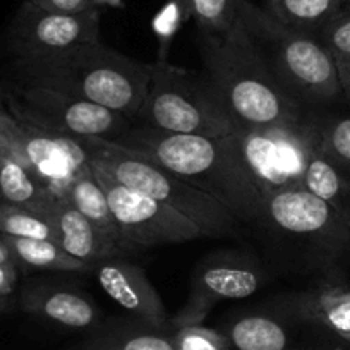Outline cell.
Listing matches in <instances>:
<instances>
[{
	"label": "cell",
	"mask_w": 350,
	"mask_h": 350,
	"mask_svg": "<svg viewBox=\"0 0 350 350\" xmlns=\"http://www.w3.org/2000/svg\"><path fill=\"white\" fill-rule=\"evenodd\" d=\"M232 134L224 137L194 136L133 124L113 143L157 161L191 186L213 196L241 224L259 227L262 198L242 167Z\"/></svg>",
	"instance_id": "1"
},
{
	"label": "cell",
	"mask_w": 350,
	"mask_h": 350,
	"mask_svg": "<svg viewBox=\"0 0 350 350\" xmlns=\"http://www.w3.org/2000/svg\"><path fill=\"white\" fill-rule=\"evenodd\" d=\"M201 55L237 129L297 122L314 112L285 93L239 18L224 35L201 36Z\"/></svg>",
	"instance_id": "2"
},
{
	"label": "cell",
	"mask_w": 350,
	"mask_h": 350,
	"mask_svg": "<svg viewBox=\"0 0 350 350\" xmlns=\"http://www.w3.org/2000/svg\"><path fill=\"white\" fill-rule=\"evenodd\" d=\"M18 66L25 86L69 93L120 113L131 122L139 113L151 76V64L131 59L102 42Z\"/></svg>",
	"instance_id": "3"
},
{
	"label": "cell",
	"mask_w": 350,
	"mask_h": 350,
	"mask_svg": "<svg viewBox=\"0 0 350 350\" xmlns=\"http://www.w3.org/2000/svg\"><path fill=\"white\" fill-rule=\"evenodd\" d=\"M239 19L292 100L308 110L343 100L338 66L318 36L275 19L261 5L241 0Z\"/></svg>",
	"instance_id": "4"
},
{
	"label": "cell",
	"mask_w": 350,
	"mask_h": 350,
	"mask_svg": "<svg viewBox=\"0 0 350 350\" xmlns=\"http://www.w3.org/2000/svg\"><path fill=\"white\" fill-rule=\"evenodd\" d=\"M90 167L105 172L129 189L143 193L189 218L204 237H234L241 221L227 206L204 191L191 186L157 161L113 141L79 139Z\"/></svg>",
	"instance_id": "5"
},
{
	"label": "cell",
	"mask_w": 350,
	"mask_h": 350,
	"mask_svg": "<svg viewBox=\"0 0 350 350\" xmlns=\"http://www.w3.org/2000/svg\"><path fill=\"white\" fill-rule=\"evenodd\" d=\"M133 124L210 137H224L237 131L204 70L174 66L168 60L151 64L146 96Z\"/></svg>",
	"instance_id": "6"
},
{
	"label": "cell",
	"mask_w": 350,
	"mask_h": 350,
	"mask_svg": "<svg viewBox=\"0 0 350 350\" xmlns=\"http://www.w3.org/2000/svg\"><path fill=\"white\" fill-rule=\"evenodd\" d=\"M232 136L245 174L265 198L302 186L318 150L319 116L311 112L297 122L241 127Z\"/></svg>",
	"instance_id": "7"
},
{
	"label": "cell",
	"mask_w": 350,
	"mask_h": 350,
	"mask_svg": "<svg viewBox=\"0 0 350 350\" xmlns=\"http://www.w3.org/2000/svg\"><path fill=\"white\" fill-rule=\"evenodd\" d=\"M259 227L295 244L333 273L350 262V227L304 186L262 198Z\"/></svg>",
	"instance_id": "8"
},
{
	"label": "cell",
	"mask_w": 350,
	"mask_h": 350,
	"mask_svg": "<svg viewBox=\"0 0 350 350\" xmlns=\"http://www.w3.org/2000/svg\"><path fill=\"white\" fill-rule=\"evenodd\" d=\"M9 110L35 126L77 141L86 137L117 141L133 126L129 119L105 107L40 86L18 88Z\"/></svg>",
	"instance_id": "9"
},
{
	"label": "cell",
	"mask_w": 350,
	"mask_h": 350,
	"mask_svg": "<svg viewBox=\"0 0 350 350\" xmlns=\"http://www.w3.org/2000/svg\"><path fill=\"white\" fill-rule=\"evenodd\" d=\"M92 170L105 191L117 230L129 251L183 244L204 237L189 218L174 208L122 186L105 172Z\"/></svg>",
	"instance_id": "10"
},
{
	"label": "cell",
	"mask_w": 350,
	"mask_h": 350,
	"mask_svg": "<svg viewBox=\"0 0 350 350\" xmlns=\"http://www.w3.org/2000/svg\"><path fill=\"white\" fill-rule=\"evenodd\" d=\"M100 18L102 9L66 14L25 0L9 26V49L18 64L66 53L84 43L100 42Z\"/></svg>",
	"instance_id": "11"
},
{
	"label": "cell",
	"mask_w": 350,
	"mask_h": 350,
	"mask_svg": "<svg viewBox=\"0 0 350 350\" xmlns=\"http://www.w3.org/2000/svg\"><path fill=\"white\" fill-rule=\"evenodd\" d=\"M265 278V270L252 256L234 251L206 256L194 270L186 304L170 319L172 329L203 325L218 302L249 297L262 287Z\"/></svg>",
	"instance_id": "12"
},
{
	"label": "cell",
	"mask_w": 350,
	"mask_h": 350,
	"mask_svg": "<svg viewBox=\"0 0 350 350\" xmlns=\"http://www.w3.org/2000/svg\"><path fill=\"white\" fill-rule=\"evenodd\" d=\"M16 119L21 124V136L14 160L28 167L57 200L67 198L74 180L90 167L83 144L18 116Z\"/></svg>",
	"instance_id": "13"
},
{
	"label": "cell",
	"mask_w": 350,
	"mask_h": 350,
	"mask_svg": "<svg viewBox=\"0 0 350 350\" xmlns=\"http://www.w3.org/2000/svg\"><path fill=\"white\" fill-rule=\"evenodd\" d=\"M92 271L103 292L134 319L158 329H172L163 301L143 268L116 256L100 261Z\"/></svg>",
	"instance_id": "14"
},
{
	"label": "cell",
	"mask_w": 350,
	"mask_h": 350,
	"mask_svg": "<svg viewBox=\"0 0 350 350\" xmlns=\"http://www.w3.org/2000/svg\"><path fill=\"white\" fill-rule=\"evenodd\" d=\"M49 217L55 227L57 244L90 268L98 265L103 259L116 258L127 251L122 242L81 215L67 198L55 200L53 206L50 208Z\"/></svg>",
	"instance_id": "15"
},
{
	"label": "cell",
	"mask_w": 350,
	"mask_h": 350,
	"mask_svg": "<svg viewBox=\"0 0 350 350\" xmlns=\"http://www.w3.org/2000/svg\"><path fill=\"white\" fill-rule=\"evenodd\" d=\"M21 308L28 314L69 329L98 328L102 319L90 295L66 285H31L23 291Z\"/></svg>",
	"instance_id": "16"
},
{
	"label": "cell",
	"mask_w": 350,
	"mask_h": 350,
	"mask_svg": "<svg viewBox=\"0 0 350 350\" xmlns=\"http://www.w3.org/2000/svg\"><path fill=\"white\" fill-rule=\"evenodd\" d=\"M292 314L345 342L350 336V288L333 285L299 294L292 301Z\"/></svg>",
	"instance_id": "17"
},
{
	"label": "cell",
	"mask_w": 350,
	"mask_h": 350,
	"mask_svg": "<svg viewBox=\"0 0 350 350\" xmlns=\"http://www.w3.org/2000/svg\"><path fill=\"white\" fill-rule=\"evenodd\" d=\"M76 350H175L172 329H158L143 321L102 326Z\"/></svg>",
	"instance_id": "18"
},
{
	"label": "cell",
	"mask_w": 350,
	"mask_h": 350,
	"mask_svg": "<svg viewBox=\"0 0 350 350\" xmlns=\"http://www.w3.org/2000/svg\"><path fill=\"white\" fill-rule=\"evenodd\" d=\"M57 198L49 187L11 154L4 153L0 160V203L21 206L26 210L49 215Z\"/></svg>",
	"instance_id": "19"
},
{
	"label": "cell",
	"mask_w": 350,
	"mask_h": 350,
	"mask_svg": "<svg viewBox=\"0 0 350 350\" xmlns=\"http://www.w3.org/2000/svg\"><path fill=\"white\" fill-rule=\"evenodd\" d=\"M224 333L235 350H292L291 332L271 314L239 316Z\"/></svg>",
	"instance_id": "20"
},
{
	"label": "cell",
	"mask_w": 350,
	"mask_h": 350,
	"mask_svg": "<svg viewBox=\"0 0 350 350\" xmlns=\"http://www.w3.org/2000/svg\"><path fill=\"white\" fill-rule=\"evenodd\" d=\"M302 186L325 201L350 227V175L319 153L312 154Z\"/></svg>",
	"instance_id": "21"
},
{
	"label": "cell",
	"mask_w": 350,
	"mask_h": 350,
	"mask_svg": "<svg viewBox=\"0 0 350 350\" xmlns=\"http://www.w3.org/2000/svg\"><path fill=\"white\" fill-rule=\"evenodd\" d=\"M4 239L16 267L21 265V267L31 268V270L72 271V273L92 271V268L64 251L55 241L9 237V235H4Z\"/></svg>",
	"instance_id": "22"
},
{
	"label": "cell",
	"mask_w": 350,
	"mask_h": 350,
	"mask_svg": "<svg viewBox=\"0 0 350 350\" xmlns=\"http://www.w3.org/2000/svg\"><path fill=\"white\" fill-rule=\"evenodd\" d=\"M342 5L343 0H265L262 8L291 28L318 35Z\"/></svg>",
	"instance_id": "23"
},
{
	"label": "cell",
	"mask_w": 350,
	"mask_h": 350,
	"mask_svg": "<svg viewBox=\"0 0 350 350\" xmlns=\"http://www.w3.org/2000/svg\"><path fill=\"white\" fill-rule=\"evenodd\" d=\"M69 203L79 211L81 215L88 218V220L95 224L96 227L102 228L109 235L116 237L124 244L122 237H120L117 225L113 221L112 211H110L109 201H107L105 191H103L102 184L98 183L96 175L93 174L92 167H88L83 174L74 180L70 186L69 194H67ZM126 245V244H124ZM127 249V245H126ZM129 251V249H127Z\"/></svg>",
	"instance_id": "24"
},
{
	"label": "cell",
	"mask_w": 350,
	"mask_h": 350,
	"mask_svg": "<svg viewBox=\"0 0 350 350\" xmlns=\"http://www.w3.org/2000/svg\"><path fill=\"white\" fill-rule=\"evenodd\" d=\"M0 234L21 239L55 241V227L49 215L0 203Z\"/></svg>",
	"instance_id": "25"
},
{
	"label": "cell",
	"mask_w": 350,
	"mask_h": 350,
	"mask_svg": "<svg viewBox=\"0 0 350 350\" xmlns=\"http://www.w3.org/2000/svg\"><path fill=\"white\" fill-rule=\"evenodd\" d=\"M318 151L350 175V116H319Z\"/></svg>",
	"instance_id": "26"
},
{
	"label": "cell",
	"mask_w": 350,
	"mask_h": 350,
	"mask_svg": "<svg viewBox=\"0 0 350 350\" xmlns=\"http://www.w3.org/2000/svg\"><path fill=\"white\" fill-rule=\"evenodd\" d=\"M193 19L201 36H217L227 33L239 18L241 0H191Z\"/></svg>",
	"instance_id": "27"
},
{
	"label": "cell",
	"mask_w": 350,
	"mask_h": 350,
	"mask_svg": "<svg viewBox=\"0 0 350 350\" xmlns=\"http://www.w3.org/2000/svg\"><path fill=\"white\" fill-rule=\"evenodd\" d=\"M189 19H193L191 0H165V4L161 5L151 23V28L158 40V60H167L168 49L175 35Z\"/></svg>",
	"instance_id": "28"
},
{
	"label": "cell",
	"mask_w": 350,
	"mask_h": 350,
	"mask_svg": "<svg viewBox=\"0 0 350 350\" xmlns=\"http://www.w3.org/2000/svg\"><path fill=\"white\" fill-rule=\"evenodd\" d=\"M175 350H230L232 345L224 332L203 325H189L172 329Z\"/></svg>",
	"instance_id": "29"
},
{
	"label": "cell",
	"mask_w": 350,
	"mask_h": 350,
	"mask_svg": "<svg viewBox=\"0 0 350 350\" xmlns=\"http://www.w3.org/2000/svg\"><path fill=\"white\" fill-rule=\"evenodd\" d=\"M316 36L336 62L350 60V5L343 4Z\"/></svg>",
	"instance_id": "30"
},
{
	"label": "cell",
	"mask_w": 350,
	"mask_h": 350,
	"mask_svg": "<svg viewBox=\"0 0 350 350\" xmlns=\"http://www.w3.org/2000/svg\"><path fill=\"white\" fill-rule=\"evenodd\" d=\"M29 2L46 9V11L66 12V14H77V12L98 9L96 0H29Z\"/></svg>",
	"instance_id": "31"
},
{
	"label": "cell",
	"mask_w": 350,
	"mask_h": 350,
	"mask_svg": "<svg viewBox=\"0 0 350 350\" xmlns=\"http://www.w3.org/2000/svg\"><path fill=\"white\" fill-rule=\"evenodd\" d=\"M16 285H18L16 262H0V297H11Z\"/></svg>",
	"instance_id": "32"
},
{
	"label": "cell",
	"mask_w": 350,
	"mask_h": 350,
	"mask_svg": "<svg viewBox=\"0 0 350 350\" xmlns=\"http://www.w3.org/2000/svg\"><path fill=\"white\" fill-rule=\"evenodd\" d=\"M338 66V76L340 84H342L343 100L350 105V60H340L336 62Z\"/></svg>",
	"instance_id": "33"
},
{
	"label": "cell",
	"mask_w": 350,
	"mask_h": 350,
	"mask_svg": "<svg viewBox=\"0 0 350 350\" xmlns=\"http://www.w3.org/2000/svg\"><path fill=\"white\" fill-rule=\"evenodd\" d=\"M0 262H14L12 261L11 251H9L8 244H5V239L2 234H0Z\"/></svg>",
	"instance_id": "34"
},
{
	"label": "cell",
	"mask_w": 350,
	"mask_h": 350,
	"mask_svg": "<svg viewBox=\"0 0 350 350\" xmlns=\"http://www.w3.org/2000/svg\"><path fill=\"white\" fill-rule=\"evenodd\" d=\"M9 306H11V302H9V299L5 297H0V314L2 312H5L9 309Z\"/></svg>",
	"instance_id": "35"
},
{
	"label": "cell",
	"mask_w": 350,
	"mask_h": 350,
	"mask_svg": "<svg viewBox=\"0 0 350 350\" xmlns=\"http://www.w3.org/2000/svg\"><path fill=\"white\" fill-rule=\"evenodd\" d=\"M345 343H349V345H350V336H347V338H345Z\"/></svg>",
	"instance_id": "36"
},
{
	"label": "cell",
	"mask_w": 350,
	"mask_h": 350,
	"mask_svg": "<svg viewBox=\"0 0 350 350\" xmlns=\"http://www.w3.org/2000/svg\"><path fill=\"white\" fill-rule=\"evenodd\" d=\"M2 154H4V151H2V148H0V160H2Z\"/></svg>",
	"instance_id": "37"
},
{
	"label": "cell",
	"mask_w": 350,
	"mask_h": 350,
	"mask_svg": "<svg viewBox=\"0 0 350 350\" xmlns=\"http://www.w3.org/2000/svg\"><path fill=\"white\" fill-rule=\"evenodd\" d=\"M343 4H349L350 5V0H343Z\"/></svg>",
	"instance_id": "38"
},
{
	"label": "cell",
	"mask_w": 350,
	"mask_h": 350,
	"mask_svg": "<svg viewBox=\"0 0 350 350\" xmlns=\"http://www.w3.org/2000/svg\"><path fill=\"white\" fill-rule=\"evenodd\" d=\"M2 105H4V103H2V100H0V107H2Z\"/></svg>",
	"instance_id": "39"
}]
</instances>
